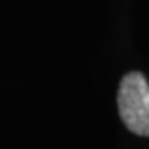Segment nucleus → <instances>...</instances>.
Returning a JSON list of instances; mask_svg holds the SVG:
<instances>
[{
    "mask_svg": "<svg viewBox=\"0 0 149 149\" xmlns=\"http://www.w3.org/2000/svg\"><path fill=\"white\" fill-rule=\"evenodd\" d=\"M119 114L134 134L149 135V85L139 72L123 76L117 93Z\"/></svg>",
    "mask_w": 149,
    "mask_h": 149,
    "instance_id": "nucleus-1",
    "label": "nucleus"
}]
</instances>
